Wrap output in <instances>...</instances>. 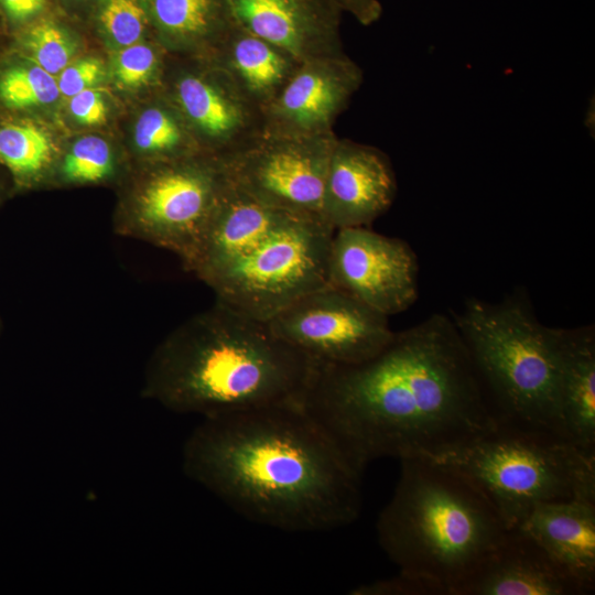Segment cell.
I'll list each match as a JSON object with an SVG mask.
<instances>
[{
  "mask_svg": "<svg viewBox=\"0 0 595 595\" xmlns=\"http://www.w3.org/2000/svg\"><path fill=\"white\" fill-rule=\"evenodd\" d=\"M584 594V589L518 528L508 529L453 592V595Z\"/></svg>",
  "mask_w": 595,
  "mask_h": 595,
  "instance_id": "obj_16",
  "label": "cell"
},
{
  "mask_svg": "<svg viewBox=\"0 0 595 595\" xmlns=\"http://www.w3.org/2000/svg\"><path fill=\"white\" fill-rule=\"evenodd\" d=\"M69 111L78 122L94 126L106 120L108 109L100 93L89 88L69 98Z\"/></svg>",
  "mask_w": 595,
  "mask_h": 595,
  "instance_id": "obj_30",
  "label": "cell"
},
{
  "mask_svg": "<svg viewBox=\"0 0 595 595\" xmlns=\"http://www.w3.org/2000/svg\"><path fill=\"white\" fill-rule=\"evenodd\" d=\"M357 595H447L446 589L428 578L398 572L396 576L360 585Z\"/></svg>",
  "mask_w": 595,
  "mask_h": 595,
  "instance_id": "obj_28",
  "label": "cell"
},
{
  "mask_svg": "<svg viewBox=\"0 0 595 595\" xmlns=\"http://www.w3.org/2000/svg\"><path fill=\"white\" fill-rule=\"evenodd\" d=\"M315 366L267 322L216 300L156 347L143 396L172 411L203 416L303 402Z\"/></svg>",
  "mask_w": 595,
  "mask_h": 595,
  "instance_id": "obj_3",
  "label": "cell"
},
{
  "mask_svg": "<svg viewBox=\"0 0 595 595\" xmlns=\"http://www.w3.org/2000/svg\"><path fill=\"white\" fill-rule=\"evenodd\" d=\"M363 71L346 53L301 62L264 109L266 131L284 134L334 132L338 116L363 84Z\"/></svg>",
  "mask_w": 595,
  "mask_h": 595,
  "instance_id": "obj_13",
  "label": "cell"
},
{
  "mask_svg": "<svg viewBox=\"0 0 595 595\" xmlns=\"http://www.w3.org/2000/svg\"><path fill=\"white\" fill-rule=\"evenodd\" d=\"M207 58L221 68L262 111L301 63L286 51L234 22Z\"/></svg>",
  "mask_w": 595,
  "mask_h": 595,
  "instance_id": "obj_19",
  "label": "cell"
},
{
  "mask_svg": "<svg viewBox=\"0 0 595 595\" xmlns=\"http://www.w3.org/2000/svg\"><path fill=\"white\" fill-rule=\"evenodd\" d=\"M400 463L394 493L377 520L378 542L399 572L453 595L508 528L488 496L458 469L424 457Z\"/></svg>",
  "mask_w": 595,
  "mask_h": 595,
  "instance_id": "obj_4",
  "label": "cell"
},
{
  "mask_svg": "<svg viewBox=\"0 0 595 595\" xmlns=\"http://www.w3.org/2000/svg\"><path fill=\"white\" fill-rule=\"evenodd\" d=\"M334 232L322 218L289 214L199 280L217 301L268 322L301 296L329 285Z\"/></svg>",
  "mask_w": 595,
  "mask_h": 595,
  "instance_id": "obj_7",
  "label": "cell"
},
{
  "mask_svg": "<svg viewBox=\"0 0 595 595\" xmlns=\"http://www.w3.org/2000/svg\"><path fill=\"white\" fill-rule=\"evenodd\" d=\"M418 258L410 245L367 227L334 232L328 259V283L375 311L391 316L418 299Z\"/></svg>",
  "mask_w": 595,
  "mask_h": 595,
  "instance_id": "obj_11",
  "label": "cell"
},
{
  "mask_svg": "<svg viewBox=\"0 0 595 595\" xmlns=\"http://www.w3.org/2000/svg\"><path fill=\"white\" fill-rule=\"evenodd\" d=\"M25 46L37 66L52 75L60 74L69 64L74 52L73 42L64 30L48 21L28 31Z\"/></svg>",
  "mask_w": 595,
  "mask_h": 595,
  "instance_id": "obj_26",
  "label": "cell"
},
{
  "mask_svg": "<svg viewBox=\"0 0 595 595\" xmlns=\"http://www.w3.org/2000/svg\"><path fill=\"white\" fill-rule=\"evenodd\" d=\"M6 14L15 22L25 21L36 15L45 0H0Z\"/></svg>",
  "mask_w": 595,
  "mask_h": 595,
  "instance_id": "obj_32",
  "label": "cell"
},
{
  "mask_svg": "<svg viewBox=\"0 0 595 595\" xmlns=\"http://www.w3.org/2000/svg\"><path fill=\"white\" fill-rule=\"evenodd\" d=\"M452 318L496 425L566 440L559 404V328L540 323L520 292L496 303L468 299Z\"/></svg>",
  "mask_w": 595,
  "mask_h": 595,
  "instance_id": "obj_5",
  "label": "cell"
},
{
  "mask_svg": "<svg viewBox=\"0 0 595 595\" xmlns=\"http://www.w3.org/2000/svg\"><path fill=\"white\" fill-rule=\"evenodd\" d=\"M178 71L170 101L203 153L227 160L246 150L266 131L263 111L209 58Z\"/></svg>",
  "mask_w": 595,
  "mask_h": 595,
  "instance_id": "obj_12",
  "label": "cell"
},
{
  "mask_svg": "<svg viewBox=\"0 0 595 595\" xmlns=\"http://www.w3.org/2000/svg\"><path fill=\"white\" fill-rule=\"evenodd\" d=\"M397 194L388 156L379 149L336 138L326 171L322 219L333 229L366 227L383 215Z\"/></svg>",
  "mask_w": 595,
  "mask_h": 595,
  "instance_id": "obj_14",
  "label": "cell"
},
{
  "mask_svg": "<svg viewBox=\"0 0 595 595\" xmlns=\"http://www.w3.org/2000/svg\"><path fill=\"white\" fill-rule=\"evenodd\" d=\"M54 76L40 66H17L0 76V99L13 109L54 102L60 96Z\"/></svg>",
  "mask_w": 595,
  "mask_h": 595,
  "instance_id": "obj_24",
  "label": "cell"
},
{
  "mask_svg": "<svg viewBox=\"0 0 595 595\" xmlns=\"http://www.w3.org/2000/svg\"><path fill=\"white\" fill-rule=\"evenodd\" d=\"M105 76V69L100 61L89 57L73 64H68L57 78L60 94L64 97L94 88Z\"/></svg>",
  "mask_w": 595,
  "mask_h": 595,
  "instance_id": "obj_29",
  "label": "cell"
},
{
  "mask_svg": "<svg viewBox=\"0 0 595 595\" xmlns=\"http://www.w3.org/2000/svg\"><path fill=\"white\" fill-rule=\"evenodd\" d=\"M158 50L143 42L121 47L113 60V76L123 88H140L154 80L160 69Z\"/></svg>",
  "mask_w": 595,
  "mask_h": 595,
  "instance_id": "obj_27",
  "label": "cell"
},
{
  "mask_svg": "<svg viewBox=\"0 0 595 595\" xmlns=\"http://www.w3.org/2000/svg\"><path fill=\"white\" fill-rule=\"evenodd\" d=\"M227 183L224 162L206 153L152 163L127 195L115 230L174 252L185 268Z\"/></svg>",
  "mask_w": 595,
  "mask_h": 595,
  "instance_id": "obj_8",
  "label": "cell"
},
{
  "mask_svg": "<svg viewBox=\"0 0 595 595\" xmlns=\"http://www.w3.org/2000/svg\"><path fill=\"white\" fill-rule=\"evenodd\" d=\"M559 404L565 439L595 454V329L559 328Z\"/></svg>",
  "mask_w": 595,
  "mask_h": 595,
  "instance_id": "obj_18",
  "label": "cell"
},
{
  "mask_svg": "<svg viewBox=\"0 0 595 595\" xmlns=\"http://www.w3.org/2000/svg\"><path fill=\"white\" fill-rule=\"evenodd\" d=\"M232 22L298 61L344 54L343 12L331 0H227Z\"/></svg>",
  "mask_w": 595,
  "mask_h": 595,
  "instance_id": "obj_15",
  "label": "cell"
},
{
  "mask_svg": "<svg viewBox=\"0 0 595 595\" xmlns=\"http://www.w3.org/2000/svg\"><path fill=\"white\" fill-rule=\"evenodd\" d=\"M55 144L40 126L22 121L0 127V164L18 186L41 183L55 167Z\"/></svg>",
  "mask_w": 595,
  "mask_h": 595,
  "instance_id": "obj_21",
  "label": "cell"
},
{
  "mask_svg": "<svg viewBox=\"0 0 595 595\" xmlns=\"http://www.w3.org/2000/svg\"><path fill=\"white\" fill-rule=\"evenodd\" d=\"M337 136L264 131L238 154L221 160L229 180L258 202L295 215L322 218L329 155Z\"/></svg>",
  "mask_w": 595,
  "mask_h": 595,
  "instance_id": "obj_9",
  "label": "cell"
},
{
  "mask_svg": "<svg viewBox=\"0 0 595 595\" xmlns=\"http://www.w3.org/2000/svg\"><path fill=\"white\" fill-rule=\"evenodd\" d=\"M149 12L169 45L205 58L232 24L227 0H149Z\"/></svg>",
  "mask_w": 595,
  "mask_h": 595,
  "instance_id": "obj_20",
  "label": "cell"
},
{
  "mask_svg": "<svg viewBox=\"0 0 595 595\" xmlns=\"http://www.w3.org/2000/svg\"><path fill=\"white\" fill-rule=\"evenodd\" d=\"M516 528L532 538L586 594L594 592V500L567 499L539 504Z\"/></svg>",
  "mask_w": 595,
  "mask_h": 595,
  "instance_id": "obj_17",
  "label": "cell"
},
{
  "mask_svg": "<svg viewBox=\"0 0 595 595\" xmlns=\"http://www.w3.org/2000/svg\"><path fill=\"white\" fill-rule=\"evenodd\" d=\"M304 405L364 470L382 458H434L496 428L453 318L394 332L355 365L317 363Z\"/></svg>",
  "mask_w": 595,
  "mask_h": 595,
  "instance_id": "obj_1",
  "label": "cell"
},
{
  "mask_svg": "<svg viewBox=\"0 0 595 595\" xmlns=\"http://www.w3.org/2000/svg\"><path fill=\"white\" fill-rule=\"evenodd\" d=\"M474 480L508 529L543 502L595 501V454L571 442L497 426L431 458Z\"/></svg>",
  "mask_w": 595,
  "mask_h": 595,
  "instance_id": "obj_6",
  "label": "cell"
},
{
  "mask_svg": "<svg viewBox=\"0 0 595 595\" xmlns=\"http://www.w3.org/2000/svg\"><path fill=\"white\" fill-rule=\"evenodd\" d=\"M99 21L107 36L119 47L141 41L148 14L137 0H102Z\"/></svg>",
  "mask_w": 595,
  "mask_h": 595,
  "instance_id": "obj_25",
  "label": "cell"
},
{
  "mask_svg": "<svg viewBox=\"0 0 595 595\" xmlns=\"http://www.w3.org/2000/svg\"><path fill=\"white\" fill-rule=\"evenodd\" d=\"M183 467L242 517L279 530L340 528L361 509L364 470L301 401L204 416Z\"/></svg>",
  "mask_w": 595,
  "mask_h": 595,
  "instance_id": "obj_2",
  "label": "cell"
},
{
  "mask_svg": "<svg viewBox=\"0 0 595 595\" xmlns=\"http://www.w3.org/2000/svg\"><path fill=\"white\" fill-rule=\"evenodd\" d=\"M56 167L65 184H98L111 180L117 172V160L110 144L97 136L76 140Z\"/></svg>",
  "mask_w": 595,
  "mask_h": 595,
  "instance_id": "obj_23",
  "label": "cell"
},
{
  "mask_svg": "<svg viewBox=\"0 0 595 595\" xmlns=\"http://www.w3.org/2000/svg\"><path fill=\"white\" fill-rule=\"evenodd\" d=\"M343 13L351 15L359 24L369 26L382 14L379 0H331Z\"/></svg>",
  "mask_w": 595,
  "mask_h": 595,
  "instance_id": "obj_31",
  "label": "cell"
},
{
  "mask_svg": "<svg viewBox=\"0 0 595 595\" xmlns=\"http://www.w3.org/2000/svg\"><path fill=\"white\" fill-rule=\"evenodd\" d=\"M272 333L313 360L355 365L393 337L388 316L332 285L312 291L272 316Z\"/></svg>",
  "mask_w": 595,
  "mask_h": 595,
  "instance_id": "obj_10",
  "label": "cell"
},
{
  "mask_svg": "<svg viewBox=\"0 0 595 595\" xmlns=\"http://www.w3.org/2000/svg\"><path fill=\"white\" fill-rule=\"evenodd\" d=\"M133 142L139 153L153 163L203 153L173 104L144 109L136 122Z\"/></svg>",
  "mask_w": 595,
  "mask_h": 595,
  "instance_id": "obj_22",
  "label": "cell"
}]
</instances>
